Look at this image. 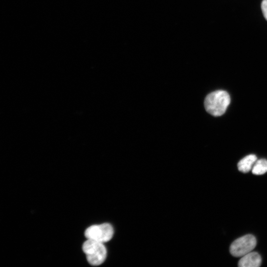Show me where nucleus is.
<instances>
[{
	"label": "nucleus",
	"mask_w": 267,
	"mask_h": 267,
	"mask_svg": "<svg viewBox=\"0 0 267 267\" xmlns=\"http://www.w3.org/2000/svg\"><path fill=\"white\" fill-rule=\"evenodd\" d=\"M267 172V160L265 159L257 160L252 168V173L256 175H261L264 174Z\"/></svg>",
	"instance_id": "obj_7"
},
{
	"label": "nucleus",
	"mask_w": 267,
	"mask_h": 267,
	"mask_svg": "<svg viewBox=\"0 0 267 267\" xmlns=\"http://www.w3.org/2000/svg\"><path fill=\"white\" fill-rule=\"evenodd\" d=\"M112 226L108 223L92 225L85 231L87 239H92L102 243L109 241L113 236Z\"/></svg>",
	"instance_id": "obj_3"
},
{
	"label": "nucleus",
	"mask_w": 267,
	"mask_h": 267,
	"mask_svg": "<svg viewBox=\"0 0 267 267\" xmlns=\"http://www.w3.org/2000/svg\"><path fill=\"white\" fill-rule=\"evenodd\" d=\"M89 264L97 266L102 264L107 256V250L103 243L87 239L82 246Z\"/></svg>",
	"instance_id": "obj_2"
},
{
	"label": "nucleus",
	"mask_w": 267,
	"mask_h": 267,
	"mask_svg": "<svg viewBox=\"0 0 267 267\" xmlns=\"http://www.w3.org/2000/svg\"><path fill=\"white\" fill-rule=\"evenodd\" d=\"M256 244L255 237L252 234H247L236 239L231 243L230 252L234 257H242L251 252Z\"/></svg>",
	"instance_id": "obj_4"
},
{
	"label": "nucleus",
	"mask_w": 267,
	"mask_h": 267,
	"mask_svg": "<svg viewBox=\"0 0 267 267\" xmlns=\"http://www.w3.org/2000/svg\"><path fill=\"white\" fill-rule=\"evenodd\" d=\"M261 9L263 15L267 21V0H263L261 3Z\"/></svg>",
	"instance_id": "obj_8"
},
{
	"label": "nucleus",
	"mask_w": 267,
	"mask_h": 267,
	"mask_svg": "<svg viewBox=\"0 0 267 267\" xmlns=\"http://www.w3.org/2000/svg\"><path fill=\"white\" fill-rule=\"evenodd\" d=\"M262 259L259 253L251 252L242 257L238 262L240 267H259L261 266Z\"/></svg>",
	"instance_id": "obj_5"
},
{
	"label": "nucleus",
	"mask_w": 267,
	"mask_h": 267,
	"mask_svg": "<svg viewBox=\"0 0 267 267\" xmlns=\"http://www.w3.org/2000/svg\"><path fill=\"white\" fill-rule=\"evenodd\" d=\"M257 160V157L254 154L245 156L238 163L237 167L239 171L244 173H248L252 169Z\"/></svg>",
	"instance_id": "obj_6"
},
{
	"label": "nucleus",
	"mask_w": 267,
	"mask_h": 267,
	"mask_svg": "<svg viewBox=\"0 0 267 267\" xmlns=\"http://www.w3.org/2000/svg\"><path fill=\"white\" fill-rule=\"evenodd\" d=\"M230 102L228 92L223 90L212 92L207 95L204 100V106L209 114L214 116L223 115Z\"/></svg>",
	"instance_id": "obj_1"
}]
</instances>
